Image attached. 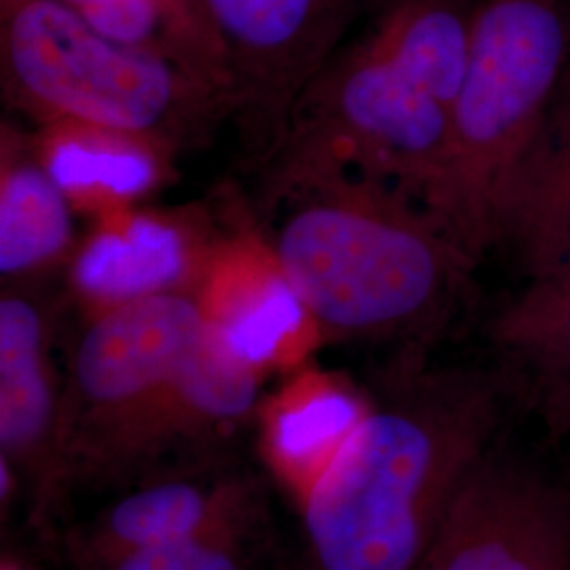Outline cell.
I'll return each instance as SVG.
<instances>
[{"label": "cell", "instance_id": "obj_1", "mask_svg": "<svg viewBox=\"0 0 570 570\" xmlns=\"http://www.w3.org/2000/svg\"><path fill=\"white\" fill-rule=\"evenodd\" d=\"M518 395L490 366L404 353L303 499L313 570H416Z\"/></svg>", "mask_w": 570, "mask_h": 570}, {"label": "cell", "instance_id": "obj_2", "mask_svg": "<svg viewBox=\"0 0 570 570\" xmlns=\"http://www.w3.org/2000/svg\"><path fill=\"white\" fill-rule=\"evenodd\" d=\"M279 209L268 242L322 338L425 353L468 306L478 263L406 190L338 176Z\"/></svg>", "mask_w": 570, "mask_h": 570}, {"label": "cell", "instance_id": "obj_3", "mask_svg": "<svg viewBox=\"0 0 570 570\" xmlns=\"http://www.w3.org/2000/svg\"><path fill=\"white\" fill-rule=\"evenodd\" d=\"M569 81V0H478L444 164L421 202L478 265Z\"/></svg>", "mask_w": 570, "mask_h": 570}, {"label": "cell", "instance_id": "obj_4", "mask_svg": "<svg viewBox=\"0 0 570 570\" xmlns=\"http://www.w3.org/2000/svg\"><path fill=\"white\" fill-rule=\"evenodd\" d=\"M0 81L41 127L117 131L171 153L226 117L180 61L104 35L68 0H0Z\"/></svg>", "mask_w": 570, "mask_h": 570}, {"label": "cell", "instance_id": "obj_5", "mask_svg": "<svg viewBox=\"0 0 570 570\" xmlns=\"http://www.w3.org/2000/svg\"><path fill=\"white\" fill-rule=\"evenodd\" d=\"M449 134V106L364 13L303 89L282 140L258 167L263 212L338 176L383 180L423 202Z\"/></svg>", "mask_w": 570, "mask_h": 570}, {"label": "cell", "instance_id": "obj_6", "mask_svg": "<svg viewBox=\"0 0 570 570\" xmlns=\"http://www.w3.org/2000/svg\"><path fill=\"white\" fill-rule=\"evenodd\" d=\"M205 326L199 285L87 315L63 387L66 487L142 468L164 395Z\"/></svg>", "mask_w": 570, "mask_h": 570}, {"label": "cell", "instance_id": "obj_7", "mask_svg": "<svg viewBox=\"0 0 570 570\" xmlns=\"http://www.w3.org/2000/svg\"><path fill=\"white\" fill-rule=\"evenodd\" d=\"M372 0H190L216 89L254 164H265L308 81Z\"/></svg>", "mask_w": 570, "mask_h": 570}, {"label": "cell", "instance_id": "obj_8", "mask_svg": "<svg viewBox=\"0 0 570 570\" xmlns=\"http://www.w3.org/2000/svg\"><path fill=\"white\" fill-rule=\"evenodd\" d=\"M416 570H570V490L499 440Z\"/></svg>", "mask_w": 570, "mask_h": 570}, {"label": "cell", "instance_id": "obj_9", "mask_svg": "<svg viewBox=\"0 0 570 570\" xmlns=\"http://www.w3.org/2000/svg\"><path fill=\"white\" fill-rule=\"evenodd\" d=\"M220 237L195 212L122 207L98 216L70 265L87 315L159 292L202 284Z\"/></svg>", "mask_w": 570, "mask_h": 570}, {"label": "cell", "instance_id": "obj_10", "mask_svg": "<svg viewBox=\"0 0 570 570\" xmlns=\"http://www.w3.org/2000/svg\"><path fill=\"white\" fill-rule=\"evenodd\" d=\"M60 391L49 357L47 315L26 292L0 298V461L30 490L35 518L47 513L66 489L61 461Z\"/></svg>", "mask_w": 570, "mask_h": 570}, {"label": "cell", "instance_id": "obj_11", "mask_svg": "<svg viewBox=\"0 0 570 570\" xmlns=\"http://www.w3.org/2000/svg\"><path fill=\"white\" fill-rule=\"evenodd\" d=\"M199 292L207 322L265 374L296 366L324 341L285 279L273 245L252 230L220 242Z\"/></svg>", "mask_w": 570, "mask_h": 570}, {"label": "cell", "instance_id": "obj_12", "mask_svg": "<svg viewBox=\"0 0 570 570\" xmlns=\"http://www.w3.org/2000/svg\"><path fill=\"white\" fill-rule=\"evenodd\" d=\"M258 487L237 473L165 475L129 490L72 537L75 558L94 569L144 550L263 520Z\"/></svg>", "mask_w": 570, "mask_h": 570}, {"label": "cell", "instance_id": "obj_13", "mask_svg": "<svg viewBox=\"0 0 570 570\" xmlns=\"http://www.w3.org/2000/svg\"><path fill=\"white\" fill-rule=\"evenodd\" d=\"M489 343L518 404L553 440L570 435V254L494 313Z\"/></svg>", "mask_w": 570, "mask_h": 570}, {"label": "cell", "instance_id": "obj_14", "mask_svg": "<svg viewBox=\"0 0 570 570\" xmlns=\"http://www.w3.org/2000/svg\"><path fill=\"white\" fill-rule=\"evenodd\" d=\"M265 372L207 322L202 341L188 353L167 389L155 419L148 461L180 444H197L261 410Z\"/></svg>", "mask_w": 570, "mask_h": 570}, {"label": "cell", "instance_id": "obj_15", "mask_svg": "<svg viewBox=\"0 0 570 570\" xmlns=\"http://www.w3.org/2000/svg\"><path fill=\"white\" fill-rule=\"evenodd\" d=\"M32 142L72 207L96 218L161 184L174 155L136 136L77 125H45Z\"/></svg>", "mask_w": 570, "mask_h": 570}, {"label": "cell", "instance_id": "obj_16", "mask_svg": "<svg viewBox=\"0 0 570 570\" xmlns=\"http://www.w3.org/2000/svg\"><path fill=\"white\" fill-rule=\"evenodd\" d=\"M0 161V275L7 282L45 271L75 249V207L35 142L9 125H2Z\"/></svg>", "mask_w": 570, "mask_h": 570}, {"label": "cell", "instance_id": "obj_17", "mask_svg": "<svg viewBox=\"0 0 570 570\" xmlns=\"http://www.w3.org/2000/svg\"><path fill=\"white\" fill-rule=\"evenodd\" d=\"M366 406L367 400L322 372H303L261 406L266 459L301 499Z\"/></svg>", "mask_w": 570, "mask_h": 570}, {"label": "cell", "instance_id": "obj_18", "mask_svg": "<svg viewBox=\"0 0 570 570\" xmlns=\"http://www.w3.org/2000/svg\"><path fill=\"white\" fill-rule=\"evenodd\" d=\"M499 247L510 249L527 279L570 254V136L543 144L515 186Z\"/></svg>", "mask_w": 570, "mask_h": 570}, {"label": "cell", "instance_id": "obj_19", "mask_svg": "<svg viewBox=\"0 0 570 570\" xmlns=\"http://www.w3.org/2000/svg\"><path fill=\"white\" fill-rule=\"evenodd\" d=\"M261 522L127 551L89 570H254Z\"/></svg>", "mask_w": 570, "mask_h": 570}, {"label": "cell", "instance_id": "obj_20", "mask_svg": "<svg viewBox=\"0 0 570 570\" xmlns=\"http://www.w3.org/2000/svg\"><path fill=\"white\" fill-rule=\"evenodd\" d=\"M567 136H570V81L551 115L550 131L543 144L553 142Z\"/></svg>", "mask_w": 570, "mask_h": 570}, {"label": "cell", "instance_id": "obj_21", "mask_svg": "<svg viewBox=\"0 0 570 570\" xmlns=\"http://www.w3.org/2000/svg\"><path fill=\"white\" fill-rule=\"evenodd\" d=\"M4 570H16V569H4Z\"/></svg>", "mask_w": 570, "mask_h": 570}]
</instances>
